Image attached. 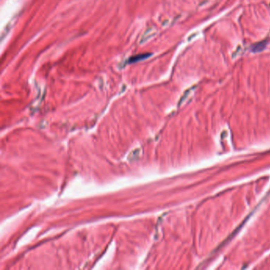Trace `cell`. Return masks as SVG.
<instances>
[{
	"label": "cell",
	"mask_w": 270,
	"mask_h": 270,
	"mask_svg": "<svg viewBox=\"0 0 270 270\" xmlns=\"http://www.w3.org/2000/svg\"><path fill=\"white\" fill-rule=\"evenodd\" d=\"M149 54H140L137 55V56H132L129 59L128 63H135L138 62V61H140L142 60H144V59H147V57L149 56Z\"/></svg>",
	"instance_id": "1"
}]
</instances>
